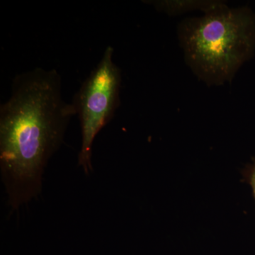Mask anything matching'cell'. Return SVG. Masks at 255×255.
<instances>
[{
	"mask_svg": "<svg viewBox=\"0 0 255 255\" xmlns=\"http://www.w3.org/2000/svg\"><path fill=\"white\" fill-rule=\"evenodd\" d=\"M75 115L55 69L36 68L13 79L11 96L0 106V172L12 211L41 194L48 162Z\"/></svg>",
	"mask_w": 255,
	"mask_h": 255,
	"instance_id": "1",
	"label": "cell"
},
{
	"mask_svg": "<svg viewBox=\"0 0 255 255\" xmlns=\"http://www.w3.org/2000/svg\"><path fill=\"white\" fill-rule=\"evenodd\" d=\"M186 62L209 85L232 81L254 54L255 14L250 8H229L220 1L201 17L187 18L178 27Z\"/></svg>",
	"mask_w": 255,
	"mask_h": 255,
	"instance_id": "2",
	"label": "cell"
},
{
	"mask_svg": "<svg viewBox=\"0 0 255 255\" xmlns=\"http://www.w3.org/2000/svg\"><path fill=\"white\" fill-rule=\"evenodd\" d=\"M113 55L114 48L109 46L72 102L81 127L78 164L87 175L93 171L92 147L96 137L113 119L121 104L122 72L114 63Z\"/></svg>",
	"mask_w": 255,
	"mask_h": 255,
	"instance_id": "3",
	"label": "cell"
},
{
	"mask_svg": "<svg viewBox=\"0 0 255 255\" xmlns=\"http://www.w3.org/2000/svg\"><path fill=\"white\" fill-rule=\"evenodd\" d=\"M156 9L172 16L181 14L193 10H201L204 13L212 9L219 1H145Z\"/></svg>",
	"mask_w": 255,
	"mask_h": 255,
	"instance_id": "4",
	"label": "cell"
},
{
	"mask_svg": "<svg viewBox=\"0 0 255 255\" xmlns=\"http://www.w3.org/2000/svg\"><path fill=\"white\" fill-rule=\"evenodd\" d=\"M242 175L243 180L251 186L255 200V157L252 159L251 163L247 164L246 167L243 169Z\"/></svg>",
	"mask_w": 255,
	"mask_h": 255,
	"instance_id": "5",
	"label": "cell"
}]
</instances>
